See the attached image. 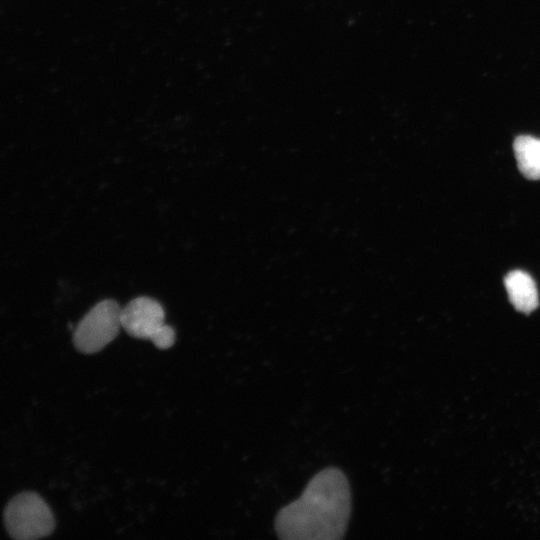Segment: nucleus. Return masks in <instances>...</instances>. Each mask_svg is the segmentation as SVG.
<instances>
[{"label":"nucleus","mask_w":540,"mask_h":540,"mask_svg":"<svg viewBox=\"0 0 540 540\" xmlns=\"http://www.w3.org/2000/svg\"><path fill=\"white\" fill-rule=\"evenodd\" d=\"M350 513L348 479L339 468L327 467L309 480L300 498L278 511L275 531L282 539H342Z\"/></svg>","instance_id":"obj_1"},{"label":"nucleus","mask_w":540,"mask_h":540,"mask_svg":"<svg viewBox=\"0 0 540 540\" xmlns=\"http://www.w3.org/2000/svg\"><path fill=\"white\" fill-rule=\"evenodd\" d=\"M8 534L17 540H33L50 535L55 528L53 514L46 502L35 492L14 496L3 512Z\"/></svg>","instance_id":"obj_2"},{"label":"nucleus","mask_w":540,"mask_h":540,"mask_svg":"<svg viewBox=\"0 0 540 540\" xmlns=\"http://www.w3.org/2000/svg\"><path fill=\"white\" fill-rule=\"evenodd\" d=\"M118 303L105 299L93 306L80 320L73 333L75 348L84 354L100 351L118 334L121 326Z\"/></svg>","instance_id":"obj_3"},{"label":"nucleus","mask_w":540,"mask_h":540,"mask_svg":"<svg viewBox=\"0 0 540 540\" xmlns=\"http://www.w3.org/2000/svg\"><path fill=\"white\" fill-rule=\"evenodd\" d=\"M165 312L155 299L140 296L121 309V326L132 337L151 339L164 324Z\"/></svg>","instance_id":"obj_4"},{"label":"nucleus","mask_w":540,"mask_h":540,"mask_svg":"<svg viewBox=\"0 0 540 540\" xmlns=\"http://www.w3.org/2000/svg\"><path fill=\"white\" fill-rule=\"evenodd\" d=\"M504 284L509 300L516 310L530 313L538 307L536 284L528 273L513 270L506 275Z\"/></svg>","instance_id":"obj_5"},{"label":"nucleus","mask_w":540,"mask_h":540,"mask_svg":"<svg viewBox=\"0 0 540 540\" xmlns=\"http://www.w3.org/2000/svg\"><path fill=\"white\" fill-rule=\"evenodd\" d=\"M519 171L528 179H540V139L530 135H520L513 143Z\"/></svg>","instance_id":"obj_6"},{"label":"nucleus","mask_w":540,"mask_h":540,"mask_svg":"<svg viewBox=\"0 0 540 540\" xmlns=\"http://www.w3.org/2000/svg\"><path fill=\"white\" fill-rule=\"evenodd\" d=\"M153 344L159 349H168L170 348L175 341V331L174 329L167 325L163 324L151 337L150 339Z\"/></svg>","instance_id":"obj_7"}]
</instances>
